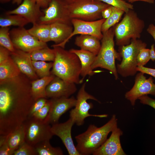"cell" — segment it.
Returning a JSON list of instances; mask_svg holds the SVG:
<instances>
[{"label": "cell", "mask_w": 155, "mask_h": 155, "mask_svg": "<svg viewBox=\"0 0 155 155\" xmlns=\"http://www.w3.org/2000/svg\"><path fill=\"white\" fill-rule=\"evenodd\" d=\"M105 20L102 18L89 21L76 19H71V22L73 30L68 39V41L72 37L78 34L93 36L101 40L103 36L101 31L102 26Z\"/></svg>", "instance_id": "13"}, {"label": "cell", "mask_w": 155, "mask_h": 155, "mask_svg": "<svg viewBox=\"0 0 155 155\" xmlns=\"http://www.w3.org/2000/svg\"><path fill=\"white\" fill-rule=\"evenodd\" d=\"M140 103L148 105L155 109V100L149 97L147 95L143 96L138 99Z\"/></svg>", "instance_id": "38"}, {"label": "cell", "mask_w": 155, "mask_h": 155, "mask_svg": "<svg viewBox=\"0 0 155 155\" xmlns=\"http://www.w3.org/2000/svg\"><path fill=\"white\" fill-rule=\"evenodd\" d=\"M146 46V43L138 39H132L129 44L120 46L119 52L122 60L117 65L118 73L124 77L135 75L138 71L137 59L138 54L141 49Z\"/></svg>", "instance_id": "7"}, {"label": "cell", "mask_w": 155, "mask_h": 155, "mask_svg": "<svg viewBox=\"0 0 155 155\" xmlns=\"http://www.w3.org/2000/svg\"><path fill=\"white\" fill-rule=\"evenodd\" d=\"M14 152L7 143L0 146V155H12L13 154Z\"/></svg>", "instance_id": "40"}, {"label": "cell", "mask_w": 155, "mask_h": 155, "mask_svg": "<svg viewBox=\"0 0 155 155\" xmlns=\"http://www.w3.org/2000/svg\"><path fill=\"white\" fill-rule=\"evenodd\" d=\"M10 35L16 49L31 53L36 50L48 46L31 35L24 27L14 28L9 31Z\"/></svg>", "instance_id": "10"}, {"label": "cell", "mask_w": 155, "mask_h": 155, "mask_svg": "<svg viewBox=\"0 0 155 155\" xmlns=\"http://www.w3.org/2000/svg\"><path fill=\"white\" fill-rule=\"evenodd\" d=\"M51 106L47 122L52 125L58 123L61 116L75 106L76 99L73 96L70 98H51Z\"/></svg>", "instance_id": "17"}, {"label": "cell", "mask_w": 155, "mask_h": 155, "mask_svg": "<svg viewBox=\"0 0 155 155\" xmlns=\"http://www.w3.org/2000/svg\"><path fill=\"white\" fill-rule=\"evenodd\" d=\"M0 146L7 143V135H0Z\"/></svg>", "instance_id": "46"}, {"label": "cell", "mask_w": 155, "mask_h": 155, "mask_svg": "<svg viewBox=\"0 0 155 155\" xmlns=\"http://www.w3.org/2000/svg\"><path fill=\"white\" fill-rule=\"evenodd\" d=\"M69 51L76 55L80 60L81 66L80 75L82 77L81 79L82 82L86 75H92L102 71L100 70L93 71L92 69V65L96 56L92 53L82 49H72Z\"/></svg>", "instance_id": "21"}, {"label": "cell", "mask_w": 155, "mask_h": 155, "mask_svg": "<svg viewBox=\"0 0 155 155\" xmlns=\"http://www.w3.org/2000/svg\"><path fill=\"white\" fill-rule=\"evenodd\" d=\"M144 73L140 72L136 75L132 88L125 94V98L134 106L136 100L145 95H155V84L152 78L147 79Z\"/></svg>", "instance_id": "11"}, {"label": "cell", "mask_w": 155, "mask_h": 155, "mask_svg": "<svg viewBox=\"0 0 155 155\" xmlns=\"http://www.w3.org/2000/svg\"><path fill=\"white\" fill-rule=\"evenodd\" d=\"M35 2L40 7L47 8L52 0H32Z\"/></svg>", "instance_id": "43"}, {"label": "cell", "mask_w": 155, "mask_h": 155, "mask_svg": "<svg viewBox=\"0 0 155 155\" xmlns=\"http://www.w3.org/2000/svg\"><path fill=\"white\" fill-rule=\"evenodd\" d=\"M11 52L4 47L0 46V63L8 59L11 56Z\"/></svg>", "instance_id": "39"}, {"label": "cell", "mask_w": 155, "mask_h": 155, "mask_svg": "<svg viewBox=\"0 0 155 155\" xmlns=\"http://www.w3.org/2000/svg\"><path fill=\"white\" fill-rule=\"evenodd\" d=\"M0 18V26L9 27L12 26L19 27H24L29 22L22 16L18 14L6 15Z\"/></svg>", "instance_id": "27"}, {"label": "cell", "mask_w": 155, "mask_h": 155, "mask_svg": "<svg viewBox=\"0 0 155 155\" xmlns=\"http://www.w3.org/2000/svg\"><path fill=\"white\" fill-rule=\"evenodd\" d=\"M14 155H37L34 147L25 142L14 151Z\"/></svg>", "instance_id": "34"}, {"label": "cell", "mask_w": 155, "mask_h": 155, "mask_svg": "<svg viewBox=\"0 0 155 155\" xmlns=\"http://www.w3.org/2000/svg\"><path fill=\"white\" fill-rule=\"evenodd\" d=\"M10 0H0V1L2 2H6L9 1Z\"/></svg>", "instance_id": "49"}, {"label": "cell", "mask_w": 155, "mask_h": 155, "mask_svg": "<svg viewBox=\"0 0 155 155\" xmlns=\"http://www.w3.org/2000/svg\"><path fill=\"white\" fill-rule=\"evenodd\" d=\"M21 73L11 56L0 63V82L17 77Z\"/></svg>", "instance_id": "23"}, {"label": "cell", "mask_w": 155, "mask_h": 155, "mask_svg": "<svg viewBox=\"0 0 155 155\" xmlns=\"http://www.w3.org/2000/svg\"><path fill=\"white\" fill-rule=\"evenodd\" d=\"M43 12L44 15L40 18L38 23L50 25L55 23L71 24L67 13L65 1L63 0H52Z\"/></svg>", "instance_id": "12"}, {"label": "cell", "mask_w": 155, "mask_h": 155, "mask_svg": "<svg viewBox=\"0 0 155 155\" xmlns=\"http://www.w3.org/2000/svg\"><path fill=\"white\" fill-rule=\"evenodd\" d=\"M55 54L52 74L68 82L79 84L81 66L80 60L75 54L60 46H53Z\"/></svg>", "instance_id": "3"}, {"label": "cell", "mask_w": 155, "mask_h": 155, "mask_svg": "<svg viewBox=\"0 0 155 155\" xmlns=\"http://www.w3.org/2000/svg\"><path fill=\"white\" fill-rule=\"evenodd\" d=\"M150 59V49L144 48L141 49L137 59V66H144Z\"/></svg>", "instance_id": "36"}, {"label": "cell", "mask_w": 155, "mask_h": 155, "mask_svg": "<svg viewBox=\"0 0 155 155\" xmlns=\"http://www.w3.org/2000/svg\"><path fill=\"white\" fill-rule=\"evenodd\" d=\"M32 64L36 74L40 78L51 74L50 70L53 67V62L32 61Z\"/></svg>", "instance_id": "31"}, {"label": "cell", "mask_w": 155, "mask_h": 155, "mask_svg": "<svg viewBox=\"0 0 155 155\" xmlns=\"http://www.w3.org/2000/svg\"><path fill=\"white\" fill-rule=\"evenodd\" d=\"M71 118L63 123L52 125L51 131L54 135L59 137L66 147L69 155H81L74 146L71 135L72 127L75 124Z\"/></svg>", "instance_id": "14"}, {"label": "cell", "mask_w": 155, "mask_h": 155, "mask_svg": "<svg viewBox=\"0 0 155 155\" xmlns=\"http://www.w3.org/2000/svg\"><path fill=\"white\" fill-rule=\"evenodd\" d=\"M71 24L55 23L51 24L50 41L55 44L52 45L64 48L67 40L72 33L73 28Z\"/></svg>", "instance_id": "20"}, {"label": "cell", "mask_w": 155, "mask_h": 155, "mask_svg": "<svg viewBox=\"0 0 155 155\" xmlns=\"http://www.w3.org/2000/svg\"><path fill=\"white\" fill-rule=\"evenodd\" d=\"M103 34L100 50L91 68L92 70L99 67L106 69L113 74L117 80L118 76L115 61L116 59L121 61V57L115 49L114 26Z\"/></svg>", "instance_id": "4"}, {"label": "cell", "mask_w": 155, "mask_h": 155, "mask_svg": "<svg viewBox=\"0 0 155 155\" xmlns=\"http://www.w3.org/2000/svg\"><path fill=\"white\" fill-rule=\"evenodd\" d=\"M33 25L31 28L27 30L31 35L42 42L50 41V25L38 23Z\"/></svg>", "instance_id": "26"}, {"label": "cell", "mask_w": 155, "mask_h": 155, "mask_svg": "<svg viewBox=\"0 0 155 155\" xmlns=\"http://www.w3.org/2000/svg\"><path fill=\"white\" fill-rule=\"evenodd\" d=\"M25 126V142L34 146L40 142L50 141L54 135L48 123L38 120L33 117L24 122Z\"/></svg>", "instance_id": "9"}, {"label": "cell", "mask_w": 155, "mask_h": 155, "mask_svg": "<svg viewBox=\"0 0 155 155\" xmlns=\"http://www.w3.org/2000/svg\"><path fill=\"white\" fill-rule=\"evenodd\" d=\"M50 141H45L38 143L34 147L38 155H62L63 153L59 147H54Z\"/></svg>", "instance_id": "29"}, {"label": "cell", "mask_w": 155, "mask_h": 155, "mask_svg": "<svg viewBox=\"0 0 155 155\" xmlns=\"http://www.w3.org/2000/svg\"><path fill=\"white\" fill-rule=\"evenodd\" d=\"M66 2L69 3L71 2L74 0H63Z\"/></svg>", "instance_id": "50"}, {"label": "cell", "mask_w": 155, "mask_h": 155, "mask_svg": "<svg viewBox=\"0 0 155 155\" xmlns=\"http://www.w3.org/2000/svg\"><path fill=\"white\" fill-rule=\"evenodd\" d=\"M145 22L133 9L125 13L122 20L114 26L116 44L121 46L129 44L132 39L140 38Z\"/></svg>", "instance_id": "5"}, {"label": "cell", "mask_w": 155, "mask_h": 155, "mask_svg": "<svg viewBox=\"0 0 155 155\" xmlns=\"http://www.w3.org/2000/svg\"><path fill=\"white\" fill-rule=\"evenodd\" d=\"M9 27H1L0 28V45L7 49L10 52L16 50L9 34Z\"/></svg>", "instance_id": "32"}, {"label": "cell", "mask_w": 155, "mask_h": 155, "mask_svg": "<svg viewBox=\"0 0 155 155\" xmlns=\"http://www.w3.org/2000/svg\"><path fill=\"white\" fill-rule=\"evenodd\" d=\"M51 106V100H48L46 104L35 113L32 117L40 121L47 122V119L50 113Z\"/></svg>", "instance_id": "35"}, {"label": "cell", "mask_w": 155, "mask_h": 155, "mask_svg": "<svg viewBox=\"0 0 155 155\" xmlns=\"http://www.w3.org/2000/svg\"><path fill=\"white\" fill-rule=\"evenodd\" d=\"M100 40L93 36L80 34L76 37L75 44L80 49L89 51L96 55L101 47Z\"/></svg>", "instance_id": "22"}, {"label": "cell", "mask_w": 155, "mask_h": 155, "mask_svg": "<svg viewBox=\"0 0 155 155\" xmlns=\"http://www.w3.org/2000/svg\"><path fill=\"white\" fill-rule=\"evenodd\" d=\"M48 100L46 98H41L35 100L30 108L27 119L32 117L35 113L42 108Z\"/></svg>", "instance_id": "37"}, {"label": "cell", "mask_w": 155, "mask_h": 155, "mask_svg": "<svg viewBox=\"0 0 155 155\" xmlns=\"http://www.w3.org/2000/svg\"><path fill=\"white\" fill-rule=\"evenodd\" d=\"M112 11L110 16L106 19L102 24L101 31L104 32L119 22L125 13L122 10L112 6Z\"/></svg>", "instance_id": "30"}, {"label": "cell", "mask_w": 155, "mask_h": 155, "mask_svg": "<svg viewBox=\"0 0 155 155\" xmlns=\"http://www.w3.org/2000/svg\"><path fill=\"white\" fill-rule=\"evenodd\" d=\"M117 127V119L115 115L100 127L94 124L90 125L85 131L75 137L77 150L81 155L93 154L106 141L108 134Z\"/></svg>", "instance_id": "2"}, {"label": "cell", "mask_w": 155, "mask_h": 155, "mask_svg": "<svg viewBox=\"0 0 155 155\" xmlns=\"http://www.w3.org/2000/svg\"><path fill=\"white\" fill-rule=\"evenodd\" d=\"M76 90L75 84L68 82L55 76L47 86L46 92L47 98L51 99L69 98Z\"/></svg>", "instance_id": "15"}, {"label": "cell", "mask_w": 155, "mask_h": 155, "mask_svg": "<svg viewBox=\"0 0 155 155\" xmlns=\"http://www.w3.org/2000/svg\"><path fill=\"white\" fill-rule=\"evenodd\" d=\"M40 7L32 0H23L16 9L6 13V15L18 14L26 19L33 24L38 23L40 18L44 15Z\"/></svg>", "instance_id": "18"}, {"label": "cell", "mask_w": 155, "mask_h": 155, "mask_svg": "<svg viewBox=\"0 0 155 155\" xmlns=\"http://www.w3.org/2000/svg\"><path fill=\"white\" fill-rule=\"evenodd\" d=\"M110 5L98 0H74L65 1L67 16L71 20L76 19L93 21L101 19V12Z\"/></svg>", "instance_id": "6"}, {"label": "cell", "mask_w": 155, "mask_h": 155, "mask_svg": "<svg viewBox=\"0 0 155 155\" xmlns=\"http://www.w3.org/2000/svg\"><path fill=\"white\" fill-rule=\"evenodd\" d=\"M86 83H84L79 90L77 96L76 102L74 108L70 111V118L74 121L78 126L83 125L87 117L92 116L100 118L106 117L107 115H93L89 113V111L93 108V105L91 103H88L87 100L91 99L100 102L93 96L88 94L85 90Z\"/></svg>", "instance_id": "8"}, {"label": "cell", "mask_w": 155, "mask_h": 155, "mask_svg": "<svg viewBox=\"0 0 155 155\" xmlns=\"http://www.w3.org/2000/svg\"><path fill=\"white\" fill-rule=\"evenodd\" d=\"M55 76V75L51 73L49 76L31 81L32 92L35 101L41 98H47L46 92V88Z\"/></svg>", "instance_id": "24"}, {"label": "cell", "mask_w": 155, "mask_h": 155, "mask_svg": "<svg viewBox=\"0 0 155 155\" xmlns=\"http://www.w3.org/2000/svg\"><path fill=\"white\" fill-rule=\"evenodd\" d=\"M29 79L21 73L0 82V135L8 134L27 119L35 101Z\"/></svg>", "instance_id": "1"}, {"label": "cell", "mask_w": 155, "mask_h": 155, "mask_svg": "<svg viewBox=\"0 0 155 155\" xmlns=\"http://www.w3.org/2000/svg\"></svg>", "instance_id": "51"}, {"label": "cell", "mask_w": 155, "mask_h": 155, "mask_svg": "<svg viewBox=\"0 0 155 155\" xmlns=\"http://www.w3.org/2000/svg\"><path fill=\"white\" fill-rule=\"evenodd\" d=\"M114 7L120 9L125 13L127 12L130 10L133 9L132 4L123 0H98Z\"/></svg>", "instance_id": "33"}, {"label": "cell", "mask_w": 155, "mask_h": 155, "mask_svg": "<svg viewBox=\"0 0 155 155\" xmlns=\"http://www.w3.org/2000/svg\"><path fill=\"white\" fill-rule=\"evenodd\" d=\"M22 0H13V3H16L18 4H20Z\"/></svg>", "instance_id": "48"}, {"label": "cell", "mask_w": 155, "mask_h": 155, "mask_svg": "<svg viewBox=\"0 0 155 155\" xmlns=\"http://www.w3.org/2000/svg\"><path fill=\"white\" fill-rule=\"evenodd\" d=\"M32 61H52L55 58L54 50L48 46L34 51L30 53Z\"/></svg>", "instance_id": "28"}, {"label": "cell", "mask_w": 155, "mask_h": 155, "mask_svg": "<svg viewBox=\"0 0 155 155\" xmlns=\"http://www.w3.org/2000/svg\"><path fill=\"white\" fill-rule=\"evenodd\" d=\"M137 71L141 72L150 75L155 78V69L144 67V66H138L137 67Z\"/></svg>", "instance_id": "41"}, {"label": "cell", "mask_w": 155, "mask_h": 155, "mask_svg": "<svg viewBox=\"0 0 155 155\" xmlns=\"http://www.w3.org/2000/svg\"><path fill=\"white\" fill-rule=\"evenodd\" d=\"M112 11V6H109L103 10L101 12L102 18L105 19L108 18L111 15Z\"/></svg>", "instance_id": "42"}, {"label": "cell", "mask_w": 155, "mask_h": 155, "mask_svg": "<svg viewBox=\"0 0 155 155\" xmlns=\"http://www.w3.org/2000/svg\"><path fill=\"white\" fill-rule=\"evenodd\" d=\"M25 126L24 123L13 131L7 134V143L14 151L25 141Z\"/></svg>", "instance_id": "25"}, {"label": "cell", "mask_w": 155, "mask_h": 155, "mask_svg": "<svg viewBox=\"0 0 155 155\" xmlns=\"http://www.w3.org/2000/svg\"><path fill=\"white\" fill-rule=\"evenodd\" d=\"M11 56L21 72L30 79H38V76L34 69L30 53L16 49L11 52Z\"/></svg>", "instance_id": "19"}, {"label": "cell", "mask_w": 155, "mask_h": 155, "mask_svg": "<svg viewBox=\"0 0 155 155\" xmlns=\"http://www.w3.org/2000/svg\"><path fill=\"white\" fill-rule=\"evenodd\" d=\"M129 2L133 3V2L138 1H143L147 2L150 3H154V0H127Z\"/></svg>", "instance_id": "47"}, {"label": "cell", "mask_w": 155, "mask_h": 155, "mask_svg": "<svg viewBox=\"0 0 155 155\" xmlns=\"http://www.w3.org/2000/svg\"><path fill=\"white\" fill-rule=\"evenodd\" d=\"M150 58L152 61H155V51L154 49V44H152L150 49Z\"/></svg>", "instance_id": "45"}, {"label": "cell", "mask_w": 155, "mask_h": 155, "mask_svg": "<svg viewBox=\"0 0 155 155\" xmlns=\"http://www.w3.org/2000/svg\"><path fill=\"white\" fill-rule=\"evenodd\" d=\"M147 31L152 36L155 41V26L152 24H150L147 29ZM154 49L155 51V47Z\"/></svg>", "instance_id": "44"}, {"label": "cell", "mask_w": 155, "mask_h": 155, "mask_svg": "<svg viewBox=\"0 0 155 155\" xmlns=\"http://www.w3.org/2000/svg\"><path fill=\"white\" fill-rule=\"evenodd\" d=\"M111 132L109 137L93 153V155H126L122 147L120 141V137L123 134V131L117 127Z\"/></svg>", "instance_id": "16"}]
</instances>
